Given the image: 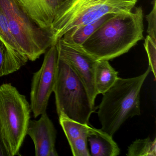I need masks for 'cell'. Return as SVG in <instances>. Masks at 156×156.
<instances>
[{"mask_svg":"<svg viewBox=\"0 0 156 156\" xmlns=\"http://www.w3.org/2000/svg\"><path fill=\"white\" fill-rule=\"evenodd\" d=\"M138 0H65L51 27L55 44L71 29L90 23L107 14L129 12Z\"/></svg>","mask_w":156,"mask_h":156,"instance_id":"obj_3","label":"cell"},{"mask_svg":"<svg viewBox=\"0 0 156 156\" xmlns=\"http://www.w3.org/2000/svg\"><path fill=\"white\" fill-rule=\"evenodd\" d=\"M119 78L118 73L111 66L108 61H97L95 67L94 81L98 95L105 94Z\"/></svg>","mask_w":156,"mask_h":156,"instance_id":"obj_13","label":"cell"},{"mask_svg":"<svg viewBox=\"0 0 156 156\" xmlns=\"http://www.w3.org/2000/svg\"><path fill=\"white\" fill-rule=\"evenodd\" d=\"M53 92L58 116L64 115L72 120L90 125L89 119L96 107L81 78L59 56Z\"/></svg>","mask_w":156,"mask_h":156,"instance_id":"obj_5","label":"cell"},{"mask_svg":"<svg viewBox=\"0 0 156 156\" xmlns=\"http://www.w3.org/2000/svg\"><path fill=\"white\" fill-rule=\"evenodd\" d=\"M149 61V66L152 72L155 80L156 79V41L147 35L144 43Z\"/></svg>","mask_w":156,"mask_h":156,"instance_id":"obj_18","label":"cell"},{"mask_svg":"<svg viewBox=\"0 0 156 156\" xmlns=\"http://www.w3.org/2000/svg\"><path fill=\"white\" fill-rule=\"evenodd\" d=\"M58 56L67 62L84 84L92 102L98 95L95 87L94 74L97 61L80 46H74L59 39L55 44Z\"/></svg>","mask_w":156,"mask_h":156,"instance_id":"obj_8","label":"cell"},{"mask_svg":"<svg viewBox=\"0 0 156 156\" xmlns=\"http://www.w3.org/2000/svg\"><path fill=\"white\" fill-rule=\"evenodd\" d=\"M29 61L0 39V77L17 72Z\"/></svg>","mask_w":156,"mask_h":156,"instance_id":"obj_12","label":"cell"},{"mask_svg":"<svg viewBox=\"0 0 156 156\" xmlns=\"http://www.w3.org/2000/svg\"><path fill=\"white\" fill-rule=\"evenodd\" d=\"M0 39L2 40L8 46L21 53L20 52V49L17 43L11 35L9 29L7 19L1 8H0Z\"/></svg>","mask_w":156,"mask_h":156,"instance_id":"obj_17","label":"cell"},{"mask_svg":"<svg viewBox=\"0 0 156 156\" xmlns=\"http://www.w3.org/2000/svg\"><path fill=\"white\" fill-rule=\"evenodd\" d=\"M17 1L40 27L51 30L54 20L65 0Z\"/></svg>","mask_w":156,"mask_h":156,"instance_id":"obj_10","label":"cell"},{"mask_svg":"<svg viewBox=\"0 0 156 156\" xmlns=\"http://www.w3.org/2000/svg\"><path fill=\"white\" fill-rule=\"evenodd\" d=\"M0 8L20 52L29 60L36 61L55 45L51 30L40 27L17 0H0Z\"/></svg>","mask_w":156,"mask_h":156,"instance_id":"obj_4","label":"cell"},{"mask_svg":"<svg viewBox=\"0 0 156 156\" xmlns=\"http://www.w3.org/2000/svg\"><path fill=\"white\" fill-rule=\"evenodd\" d=\"M152 10L146 16L147 21L148 27L147 33L153 41H156V1L153 0Z\"/></svg>","mask_w":156,"mask_h":156,"instance_id":"obj_20","label":"cell"},{"mask_svg":"<svg viewBox=\"0 0 156 156\" xmlns=\"http://www.w3.org/2000/svg\"><path fill=\"white\" fill-rule=\"evenodd\" d=\"M27 135L34 143L35 156H58L55 147L56 129L46 112L39 120H30Z\"/></svg>","mask_w":156,"mask_h":156,"instance_id":"obj_9","label":"cell"},{"mask_svg":"<svg viewBox=\"0 0 156 156\" xmlns=\"http://www.w3.org/2000/svg\"><path fill=\"white\" fill-rule=\"evenodd\" d=\"M30 105L25 96L11 83L0 86V136L11 156L20 150L27 135Z\"/></svg>","mask_w":156,"mask_h":156,"instance_id":"obj_6","label":"cell"},{"mask_svg":"<svg viewBox=\"0 0 156 156\" xmlns=\"http://www.w3.org/2000/svg\"><path fill=\"white\" fill-rule=\"evenodd\" d=\"M0 156H11L10 154L6 148L1 136H0Z\"/></svg>","mask_w":156,"mask_h":156,"instance_id":"obj_21","label":"cell"},{"mask_svg":"<svg viewBox=\"0 0 156 156\" xmlns=\"http://www.w3.org/2000/svg\"><path fill=\"white\" fill-rule=\"evenodd\" d=\"M59 122L68 142L82 137H88L92 127L70 119L64 115L59 116Z\"/></svg>","mask_w":156,"mask_h":156,"instance_id":"obj_15","label":"cell"},{"mask_svg":"<svg viewBox=\"0 0 156 156\" xmlns=\"http://www.w3.org/2000/svg\"><path fill=\"white\" fill-rule=\"evenodd\" d=\"M45 53L41 67L34 74L32 81L30 105L34 118L46 112L57 77L58 52L55 44Z\"/></svg>","mask_w":156,"mask_h":156,"instance_id":"obj_7","label":"cell"},{"mask_svg":"<svg viewBox=\"0 0 156 156\" xmlns=\"http://www.w3.org/2000/svg\"><path fill=\"white\" fill-rule=\"evenodd\" d=\"M143 12L140 7L114 14L80 47L97 61H109L128 52L143 38Z\"/></svg>","mask_w":156,"mask_h":156,"instance_id":"obj_1","label":"cell"},{"mask_svg":"<svg viewBox=\"0 0 156 156\" xmlns=\"http://www.w3.org/2000/svg\"><path fill=\"white\" fill-rule=\"evenodd\" d=\"M91 147V156H117L120 149L112 136L101 129L92 127L87 137Z\"/></svg>","mask_w":156,"mask_h":156,"instance_id":"obj_11","label":"cell"},{"mask_svg":"<svg viewBox=\"0 0 156 156\" xmlns=\"http://www.w3.org/2000/svg\"><path fill=\"white\" fill-rule=\"evenodd\" d=\"M127 156H156V139L151 140L149 137L137 139L132 142L127 150Z\"/></svg>","mask_w":156,"mask_h":156,"instance_id":"obj_16","label":"cell"},{"mask_svg":"<svg viewBox=\"0 0 156 156\" xmlns=\"http://www.w3.org/2000/svg\"><path fill=\"white\" fill-rule=\"evenodd\" d=\"M113 15L107 14L90 23L73 28L66 32L62 39L69 44L80 46L103 23Z\"/></svg>","mask_w":156,"mask_h":156,"instance_id":"obj_14","label":"cell"},{"mask_svg":"<svg viewBox=\"0 0 156 156\" xmlns=\"http://www.w3.org/2000/svg\"><path fill=\"white\" fill-rule=\"evenodd\" d=\"M87 141V137H82L68 142L73 156H90Z\"/></svg>","mask_w":156,"mask_h":156,"instance_id":"obj_19","label":"cell"},{"mask_svg":"<svg viewBox=\"0 0 156 156\" xmlns=\"http://www.w3.org/2000/svg\"><path fill=\"white\" fill-rule=\"evenodd\" d=\"M150 72L149 66L138 76L119 77L103 94L98 111L102 130L113 136L127 119L140 115V90Z\"/></svg>","mask_w":156,"mask_h":156,"instance_id":"obj_2","label":"cell"}]
</instances>
